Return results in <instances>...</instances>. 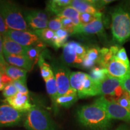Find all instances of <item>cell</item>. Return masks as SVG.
<instances>
[{"label": "cell", "instance_id": "obj_1", "mask_svg": "<svg viewBox=\"0 0 130 130\" xmlns=\"http://www.w3.org/2000/svg\"><path fill=\"white\" fill-rule=\"evenodd\" d=\"M77 118L82 125L90 130H108L111 125L106 111L95 102L79 108Z\"/></svg>", "mask_w": 130, "mask_h": 130}, {"label": "cell", "instance_id": "obj_2", "mask_svg": "<svg viewBox=\"0 0 130 130\" xmlns=\"http://www.w3.org/2000/svg\"><path fill=\"white\" fill-rule=\"evenodd\" d=\"M111 32L114 40L124 43L130 38V9L119 6L111 13Z\"/></svg>", "mask_w": 130, "mask_h": 130}, {"label": "cell", "instance_id": "obj_3", "mask_svg": "<svg viewBox=\"0 0 130 130\" xmlns=\"http://www.w3.org/2000/svg\"><path fill=\"white\" fill-rule=\"evenodd\" d=\"M0 14L10 30L30 31L20 8L16 3L12 1H2L0 4Z\"/></svg>", "mask_w": 130, "mask_h": 130}, {"label": "cell", "instance_id": "obj_4", "mask_svg": "<svg viewBox=\"0 0 130 130\" xmlns=\"http://www.w3.org/2000/svg\"><path fill=\"white\" fill-rule=\"evenodd\" d=\"M24 126L28 130H57L50 114L36 105L26 113Z\"/></svg>", "mask_w": 130, "mask_h": 130}, {"label": "cell", "instance_id": "obj_5", "mask_svg": "<svg viewBox=\"0 0 130 130\" xmlns=\"http://www.w3.org/2000/svg\"><path fill=\"white\" fill-rule=\"evenodd\" d=\"M69 80L71 88L77 92L79 98L100 95L99 83L86 73L79 71L72 72L70 74Z\"/></svg>", "mask_w": 130, "mask_h": 130}, {"label": "cell", "instance_id": "obj_6", "mask_svg": "<svg viewBox=\"0 0 130 130\" xmlns=\"http://www.w3.org/2000/svg\"><path fill=\"white\" fill-rule=\"evenodd\" d=\"M87 50L78 42H67L63 46L62 60L65 64L74 67H82L83 61Z\"/></svg>", "mask_w": 130, "mask_h": 130}, {"label": "cell", "instance_id": "obj_7", "mask_svg": "<svg viewBox=\"0 0 130 130\" xmlns=\"http://www.w3.org/2000/svg\"><path fill=\"white\" fill-rule=\"evenodd\" d=\"M94 102L102 107L111 119L130 122V111L122 107L115 101L109 100L102 96L96 99Z\"/></svg>", "mask_w": 130, "mask_h": 130}, {"label": "cell", "instance_id": "obj_8", "mask_svg": "<svg viewBox=\"0 0 130 130\" xmlns=\"http://www.w3.org/2000/svg\"><path fill=\"white\" fill-rule=\"evenodd\" d=\"M51 67L57 86L58 96L64 95L71 89L69 80L71 72L64 63L58 61H54Z\"/></svg>", "mask_w": 130, "mask_h": 130}, {"label": "cell", "instance_id": "obj_9", "mask_svg": "<svg viewBox=\"0 0 130 130\" xmlns=\"http://www.w3.org/2000/svg\"><path fill=\"white\" fill-rule=\"evenodd\" d=\"M7 35L14 42L25 47L37 46L42 49L45 46L44 42L33 31L9 30Z\"/></svg>", "mask_w": 130, "mask_h": 130}, {"label": "cell", "instance_id": "obj_10", "mask_svg": "<svg viewBox=\"0 0 130 130\" xmlns=\"http://www.w3.org/2000/svg\"><path fill=\"white\" fill-rule=\"evenodd\" d=\"M100 95L103 96H109L113 101L117 100L123 95L125 91L122 87L120 80L108 75L99 84Z\"/></svg>", "mask_w": 130, "mask_h": 130}, {"label": "cell", "instance_id": "obj_11", "mask_svg": "<svg viewBox=\"0 0 130 130\" xmlns=\"http://www.w3.org/2000/svg\"><path fill=\"white\" fill-rule=\"evenodd\" d=\"M25 113L14 109L9 104L0 105V127L19 125L25 118Z\"/></svg>", "mask_w": 130, "mask_h": 130}, {"label": "cell", "instance_id": "obj_12", "mask_svg": "<svg viewBox=\"0 0 130 130\" xmlns=\"http://www.w3.org/2000/svg\"><path fill=\"white\" fill-rule=\"evenodd\" d=\"M24 18L28 27L34 30L48 28V16L42 11L36 10L28 11L25 13Z\"/></svg>", "mask_w": 130, "mask_h": 130}, {"label": "cell", "instance_id": "obj_13", "mask_svg": "<svg viewBox=\"0 0 130 130\" xmlns=\"http://www.w3.org/2000/svg\"><path fill=\"white\" fill-rule=\"evenodd\" d=\"M5 102L18 111L27 113L34 107L30 102L29 95L18 92L16 95L4 100Z\"/></svg>", "mask_w": 130, "mask_h": 130}, {"label": "cell", "instance_id": "obj_14", "mask_svg": "<svg viewBox=\"0 0 130 130\" xmlns=\"http://www.w3.org/2000/svg\"><path fill=\"white\" fill-rule=\"evenodd\" d=\"M105 69L111 77L122 79L130 73V66L114 57L107 64Z\"/></svg>", "mask_w": 130, "mask_h": 130}, {"label": "cell", "instance_id": "obj_15", "mask_svg": "<svg viewBox=\"0 0 130 130\" xmlns=\"http://www.w3.org/2000/svg\"><path fill=\"white\" fill-rule=\"evenodd\" d=\"M104 32V25L102 17L97 19L91 23L86 25H80L76 27L74 35H100Z\"/></svg>", "mask_w": 130, "mask_h": 130}, {"label": "cell", "instance_id": "obj_16", "mask_svg": "<svg viewBox=\"0 0 130 130\" xmlns=\"http://www.w3.org/2000/svg\"><path fill=\"white\" fill-rule=\"evenodd\" d=\"M4 56L5 60L9 64L22 68L27 71H30L33 65V63L27 56L12 54L4 52Z\"/></svg>", "mask_w": 130, "mask_h": 130}, {"label": "cell", "instance_id": "obj_17", "mask_svg": "<svg viewBox=\"0 0 130 130\" xmlns=\"http://www.w3.org/2000/svg\"><path fill=\"white\" fill-rule=\"evenodd\" d=\"M96 1L73 0L70 6L72 7L79 13L97 14L100 13L97 9Z\"/></svg>", "mask_w": 130, "mask_h": 130}, {"label": "cell", "instance_id": "obj_18", "mask_svg": "<svg viewBox=\"0 0 130 130\" xmlns=\"http://www.w3.org/2000/svg\"><path fill=\"white\" fill-rule=\"evenodd\" d=\"M3 50L4 52L16 55L27 54V47H25L19 45L17 42H14L10 39L7 35L3 36Z\"/></svg>", "mask_w": 130, "mask_h": 130}, {"label": "cell", "instance_id": "obj_19", "mask_svg": "<svg viewBox=\"0 0 130 130\" xmlns=\"http://www.w3.org/2000/svg\"><path fill=\"white\" fill-rule=\"evenodd\" d=\"M100 59V49L96 47L87 50L83 61L82 67L86 69L93 68L96 63H98Z\"/></svg>", "mask_w": 130, "mask_h": 130}, {"label": "cell", "instance_id": "obj_20", "mask_svg": "<svg viewBox=\"0 0 130 130\" xmlns=\"http://www.w3.org/2000/svg\"><path fill=\"white\" fill-rule=\"evenodd\" d=\"M78 98L77 92L71 88L64 95L57 97L56 100L57 105H60L65 108H69L75 103Z\"/></svg>", "mask_w": 130, "mask_h": 130}, {"label": "cell", "instance_id": "obj_21", "mask_svg": "<svg viewBox=\"0 0 130 130\" xmlns=\"http://www.w3.org/2000/svg\"><path fill=\"white\" fill-rule=\"evenodd\" d=\"M5 73L13 81H19L24 83H26L27 70L9 64L6 68Z\"/></svg>", "mask_w": 130, "mask_h": 130}, {"label": "cell", "instance_id": "obj_22", "mask_svg": "<svg viewBox=\"0 0 130 130\" xmlns=\"http://www.w3.org/2000/svg\"><path fill=\"white\" fill-rule=\"evenodd\" d=\"M71 0H51L46 4L47 10L58 15L65 8L71 5Z\"/></svg>", "mask_w": 130, "mask_h": 130}, {"label": "cell", "instance_id": "obj_23", "mask_svg": "<svg viewBox=\"0 0 130 130\" xmlns=\"http://www.w3.org/2000/svg\"><path fill=\"white\" fill-rule=\"evenodd\" d=\"M45 84H46L47 93L51 98L54 108V109L56 113L58 107L56 103L57 98L58 97V88L54 75L50 78V79H48V80L45 81Z\"/></svg>", "mask_w": 130, "mask_h": 130}, {"label": "cell", "instance_id": "obj_24", "mask_svg": "<svg viewBox=\"0 0 130 130\" xmlns=\"http://www.w3.org/2000/svg\"><path fill=\"white\" fill-rule=\"evenodd\" d=\"M79 16L80 13L74 9L71 6H68L57 16L60 18H66L72 21L75 26L80 25V21H79Z\"/></svg>", "mask_w": 130, "mask_h": 130}, {"label": "cell", "instance_id": "obj_25", "mask_svg": "<svg viewBox=\"0 0 130 130\" xmlns=\"http://www.w3.org/2000/svg\"><path fill=\"white\" fill-rule=\"evenodd\" d=\"M68 37L69 33L63 28L55 31V36L51 45L56 49L64 46V45L66 43Z\"/></svg>", "mask_w": 130, "mask_h": 130}, {"label": "cell", "instance_id": "obj_26", "mask_svg": "<svg viewBox=\"0 0 130 130\" xmlns=\"http://www.w3.org/2000/svg\"><path fill=\"white\" fill-rule=\"evenodd\" d=\"M38 63L40 69L41 75L45 81L54 76V72L51 66L45 61V59L42 56V55L40 56Z\"/></svg>", "mask_w": 130, "mask_h": 130}, {"label": "cell", "instance_id": "obj_27", "mask_svg": "<svg viewBox=\"0 0 130 130\" xmlns=\"http://www.w3.org/2000/svg\"><path fill=\"white\" fill-rule=\"evenodd\" d=\"M33 32L43 42L52 45L55 36V31L48 28L34 30Z\"/></svg>", "mask_w": 130, "mask_h": 130}, {"label": "cell", "instance_id": "obj_28", "mask_svg": "<svg viewBox=\"0 0 130 130\" xmlns=\"http://www.w3.org/2000/svg\"><path fill=\"white\" fill-rule=\"evenodd\" d=\"M108 75V71L105 68L94 67L91 69L89 75L95 82L100 84Z\"/></svg>", "mask_w": 130, "mask_h": 130}, {"label": "cell", "instance_id": "obj_29", "mask_svg": "<svg viewBox=\"0 0 130 130\" xmlns=\"http://www.w3.org/2000/svg\"><path fill=\"white\" fill-rule=\"evenodd\" d=\"M101 17L102 14L101 12L97 14L81 13L79 16V21H80V24L81 25H86V24L91 23L93 21Z\"/></svg>", "mask_w": 130, "mask_h": 130}, {"label": "cell", "instance_id": "obj_30", "mask_svg": "<svg viewBox=\"0 0 130 130\" xmlns=\"http://www.w3.org/2000/svg\"><path fill=\"white\" fill-rule=\"evenodd\" d=\"M42 49L37 46L27 47V56L32 63H36L40 57V51Z\"/></svg>", "mask_w": 130, "mask_h": 130}, {"label": "cell", "instance_id": "obj_31", "mask_svg": "<svg viewBox=\"0 0 130 130\" xmlns=\"http://www.w3.org/2000/svg\"><path fill=\"white\" fill-rule=\"evenodd\" d=\"M62 22V28L65 31H66L70 35H74L75 29L76 27L74 24L72 22V21L69 19L66 18H60Z\"/></svg>", "mask_w": 130, "mask_h": 130}, {"label": "cell", "instance_id": "obj_32", "mask_svg": "<svg viewBox=\"0 0 130 130\" xmlns=\"http://www.w3.org/2000/svg\"><path fill=\"white\" fill-rule=\"evenodd\" d=\"M48 28L51 29L54 31H57L62 28V22H61V19L60 18L57 16L56 18L49 21L48 24Z\"/></svg>", "mask_w": 130, "mask_h": 130}, {"label": "cell", "instance_id": "obj_33", "mask_svg": "<svg viewBox=\"0 0 130 130\" xmlns=\"http://www.w3.org/2000/svg\"><path fill=\"white\" fill-rule=\"evenodd\" d=\"M119 104L130 111V95L125 91L122 95L116 101Z\"/></svg>", "mask_w": 130, "mask_h": 130}, {"label": "cell", "instance_id": "obj_34", "mask_svg": "<svg viewBox=\"0 0 130 130\" xmlns=\"http://www.w3.org/2000/svg\"><path fill=\"white\" fill-rule=\"evenodd\" d=\"M18 90L16 88L15 86L13 84L11 83L6 86L4 90L3 91V95L6 98L11 97L12 96L16 95L18 93Z\"/></svg>", "mask_w": 130, "mask_h": 130}, {"label": "cell", "instance_id": "obj_35", "mask_svg": "<svg viewBox=\"0 0 130 130\" xmlns=\"http://www.w3.org/2000/svg\"><path fill=\"white\" fill-rule=\"evenodd\" d=\"M115 57L119 60L120 61H122L124 63H125L127 65L130 66V62L128 59L127 54H126L125 49L123 48H121L119 50L118 53H117L116 55L115 56Z\"/></svg>", "mask_w": 130, "mask_h": 130}, {"label": "cell", "instance_id": "obj_36", "mask_svg": "<svg viewBox=\"0 0 130 130\" xmlns=\"http://www.w3.org/2000/svg\"><path fill=\"white\" fill-rule=\"evenodd\" d=\"M13 84L15 86L18 92L19 93L29 95V91L28 88L27 87V86H26V83H24L21 82L19 81H13Z\"/></svg>", "mask_w": 130, "mask_h": 130}, {"label": "cell", "instance_id": "obj_37", "mask_svg": "<svg viewBox=\"0 0 130 130\" xmlns=\"http://www.w3.org/2000/svg\"><path fill=\"white\" fill-rule=\"evenodd\" d=\"M120 82L123 90L127 92L130 95V73L125 77L120 79Z\"/></svg>", "mask_w": 130, "mask_h": 130}, {"label": "cell", "instance_id": "obj_38", "mask_svg": "<svg viewBox=\"0 0 130 130\" xmlns=\"http://www.w3.org/2000/svg\"><path fill=\"white\" fill-rule=\"evenodd\" d=\"M0 64L4 66L5 67H7L9 66L7 61L5 60L4 56V50H3V36L0 34Z\"/></svg>", "mask_w": 130, "mask_h": 130}, {"label": "cell", "instance_id": "obj_39", "mask_svg": "<svg viewBox=\"0 0 130 130\" xmlns=\"http://www.w3.org/2000/svg\"><path fill=\"white\" fill-rule=\"evenodd\" d=\"M9 30L10 29L8 28L7 26L5 23L4 19H3L1 14H0V34L2 35V36H3L7 35Z\"/></svg>", "mask_w": 130, "mask_h": 130}, {"label": "cell", "instance_id": "obj_40", "mask_svg": "<svg viewBox=\"0 0 130 130\" xmlns=\"http://www.w3.org/2000/svg\"><path fill=\"white\" fill-rule=\"evenodd\" d=\"M1 81L5 86H7L8 84L12 83L13 80L9 76H8L6 73H3L1 75Z\"/></svg>", "mask_w": 130, "mask_h": 130}, {"label": "cell", "instance_id": "obj_41", "mask_svg": "<svg viewBox=\"0 0 130 130\" xmlns=\"http://www.w3.org/2000/svg\"><path fill=\"white\" fill-rule=\"evenodd\" d=\"M115 130H130L128 126L125 125H121L116 129Z\"/></svg>", "mask_w": 130, "mask_h": 130}, {"label": "cell", "instance_id": "obj_42", "mask_svg": "<svg viewBox=\"0 0 130 130\" xmlns=\"http://www.w3.org/2000/svg\"><path fill=\"white\" fill-rule=\"evenodd\" d=\"M6 68L5 66H2L1 64H0V72L2 73V74H3V73H5V70H6Z\"/></svg>", "mask_w": 130, "mask_h": 130}, {"label": "cell", "instance_id": "obj_43", "mask_svg": "<svg viewBox=\"0 0 130 130\" xmlns=\"http://www.w3.org/2000/svg\"><path fill=\"white\" fill-rule=\"evenodd\" d=\"M5 87H6V86H5L2 82H0V91H3V90H4L5 88Z\"/></svg>", "mask_w": 130, "mask_h": 130}, {"label": "cell", "instance_id": "obj_44", "mask_svg": "<svg viewBox=\"0 0 130 130\" xmlns=\"http://www.w3.org/2000/svg\"><path fill=\"white\" fill-rule=\"evenodd\" d=\"M1 75H2V73L0 72V82H2L1 81Z\"/></svg>", "mask_w": 130, "mask_h": 130}]
</instances>
